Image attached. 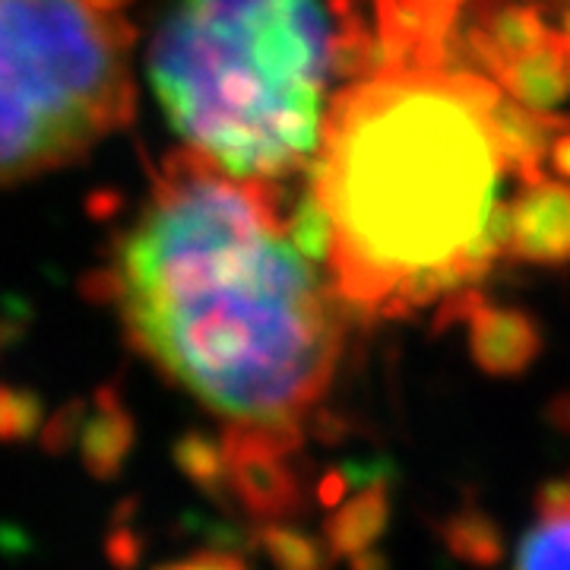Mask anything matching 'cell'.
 I'll use <instances>...</instances> for the list:
<instances>
[{
	"label": "cell",
	"instance_id": "1",
	"mask_svg": "<svg viewBox=\"0 0 570 570\" xmlns=\"http://www.w3.org/2000/svg\"><path fill=\"white\" fill-rule=\"evenodd\" d=\"M130 343L225 428L298 441L343 355V298L305 194L181 149L108 266Z\"/></svg>",
	"mask_w": 570,
	"mask_h": 570
},
{
	"label": "cell",
	"instance_id": "3",
	"mask_svg": "<svg viewBox=\"0 0 570 570\" xmlns=\"http://www.w3.org/2000/svg\"><path fill=\"white\" fill-rule=\"evenodd\" d=\"M340 67L324 0H168L149 45V80L184 149L254 181L311 171Z\"/></svg>",
	"mask_w": 570,
	"mask_h": 570
},
{
	"label": "cell",
	"instance_id": "6",
	"mask_svg": "<svg viewBox=\"0 0 570 570\" xmlns=\"http://www.w3.org/2000/svg\"><path fill=\"white\" fill-rule=\"evenodd\" d=\"M390 517V494L384 482L365 485L362 491L348 494L346 501H340V508L333 510V517L326 520V542L333 554L343 558H362L374 539L384 532Z\"/></svg>",
	"mask_w": 570,
	"mask_h": 570
},
{
	"label": "cell",
	"instance_id": "8",
	"mask_svg": "<svg viewBox=\"0 0 570 570\" xmlns=\"http://www.w3.org/2000/svg\"><path fill=\"white\" fill-rule=\"evenodd\" d=\"M264 549L279 570H326V554L305 532L288 530L285 523H269L264 530Z\"/></svg>",
	"mask_w": 570,
	"mask_h": 570
},
{
	"label": "cell",
	"instance_id": "4",
	"mask_svg": "<svg viewBox=\"0 0 570 570\" xmlns=\"http://www.w3.org/2000/svg\"><path fill=\"white\" fill-rule=\"evenodd\" d=\"M130 102L127 0H0V187L89 153Z\"/></svg>",
	"mask_w": 570,
	"mask_h": 570
},
{
	"label": "cell",
	"instance_id": "7",
	"mask_svg": "<svg viewBox=\"0 0 570 570\" xmlns=\"http://www.w3.org/2000/svg\"><path fill=\"white\" fill-rule=\"evenodd\" d=\"M539 340L520 314L485 311L472 324V352L491 374H517L535 358Z\"/></svg>",
	"mask_w": 570,
	"mask_h": 570
},
{
	"label": "cell",
	"instance_id": "9",
	"mask_svg": "<svg viewBox=\"0 0 570 570\" xmlns=\"http://www.w3.org/2000/svg\"><path fill=\"white\" fill-rule=\"evenodd\" d=\"M165 570H250L238 558V554H228V551H197V554H187L181 561L168 564Z\"/></svg>",
	"mask_w": 570,
	"mask_h": 570
},
{
	"label": "cell",
	"instance_id": "5",
	"mask_svg": "<svg viewBox=\"0 0 570 570\" xmlns=\"http://www.w3.org/2000/svg\"><path fill=\"white\" fill-rule=\"evenodd\" d=\"M513 570H570V475L539 491Z\"/></svg>",
	"mask_w": 570,
	"mask_h": 570
},
{
	"label": "cell",
	"instance_id": "2",
	"mask_svg": "<svg viewBox=\"0 0 570 570\" xmlns=\"http://www.w3.org/2000/svg\"><path fill=\"white\" fill-rule=\"evenodd\" d=\"M450 0H381V51L330 108L307 197L343 305L396 317L517 250L527 130L494 86L444 61Z\"/></svg>",
	"mask_w": 570,
	"mask_h": 570
}]
</instances>
